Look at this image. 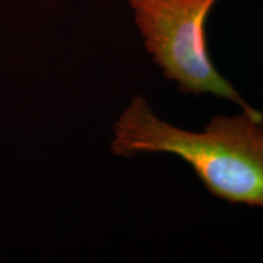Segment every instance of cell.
<instances>
[{
  "label": "cell",
  "instance_id": "obj_1",
  "mask_svg": "<svg viewBox=\"0 0 263 263\" xmlns=\"http://www.w3.org/2000/svg\"><path fill=\"white\" fill-rule=\"evenodd\" d=\"M120 157L171 154L194 171L215 197L263 210V114L216 115L201 130L173 126L134 95L114 126Z\"/></svg>",
  "mask_w": 263,
  "mask_h": 263
},
{
  "label": "cell",
  "instance_id": "obj_2",
  "mask_svg": "<svg viewBox=\"0 0 263 263\" xmlns=\"http://www.w3.org/2000/svg\"><path fill=\"white\" fill-rule=\"evenodd\" d=\"M218 0H128L144 45L166 80L180 93L211 94L249 114L256 110L216 68L210 55L207 20Z\"/></svg>",
  "mask_w": 263,
  "mask_h": 263
}]
</instances>
